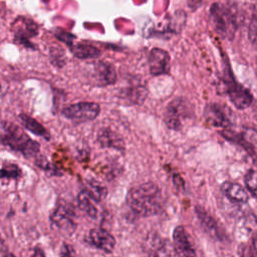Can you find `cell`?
Wrapping results in <instances>:
<instances>
[{"label":"cell","instance_id":"f546056e","mask_svg":"<svg viewBox=\"0 0 257 257\" xmlns=\"http://www.w3.org/2000/svg\"><path fill=\"white\" fill-rule=\"evenodd\" d=\"M173 183L178 189H184L185 184H184V181H183V179L181 178V176L179 174H174Z\"/></svg>","mask_w":257,"mask_h":257},{"label":"cell","instance_id":"1f68e13d","mask_svg":"<svg viewBox=\"0 0 257 257\" xmlns=\"http://www.w3.org/2000/svg\"><path fill=\"white\" fill-rule=\"evenodd\" d=\"M2 257H16L13 253H11V252H5V253H3V255H2Z\"/></svg>","mask_w":257,"mask_h":257},{"label":"cell","instance_id":"5bb4252c","mask_svg":"<svg viewBox=\"0 0 257 257\" xmlns=\"http://www.w3.org/2000/svg\"><path fill=\"white\" fill-rule=\"evenodd\" d=\"M186 22V14L183 11H178L174 14L169 15L163 22L160 27L155 29L153 35L158 33L160 36L171 37L177 33H180Z\"/></svg>","mask_w":257,"mask_h":257},{"label":"cell","instance_id":"9a60e30c","mask_svg":"<svg viewBox=\"0 0 257 257\" xmlns=\"http://www.w3.org/2000/svg\"><path fill=\"white\" fill-rule=\"evenodd\" d=\"M195 213L199 219V222L205 232L212 238L222 241L225 238V234L221 227L219 226L218 222L202 207L196 206Z\"/></svg>","mask_w":257,"mask_h":257},{"label":"cell","instance_id":"3957f363","mask_svg":"<svg viewBox=\"0 0 257 257\" xmlns=\"http://www.w3.org/2000/svg\"><path fill=\"white\" fill-rule=\"evenodd\" d=\"M211 21L215 30L223 37L230 38L237 26L235 15L232 10L220 3H215L210 9Z\"/></svg>","mask_w":257,"mask_h":257},{"label":"cell","instance_id":"7402d4cb","mask_svg":"<svg viewBox=\"0 0 257 257\" xmlns=\"http://www.w3.org/2000/svg\"><path fill=\"white\" fill-rule=\"evenodd\" d=\"M90 196L82 189L77 195V205L81 211H83L91 219H96L97 209L91 202Z\"/></svg>","mask_w":257,"mask_h":257},{"label":"cell","instance_id":"ffe728a7","mask_svg":"<svg viewBox=\"0 0 257 257\" xmlns=\"http://www.w3.org/2000/svg\"><path fill=\"white\" fill-rule=\"evenodd\" d=\"M70 50L75 57L81 58V59L94 58L100 54V51L96 47L85 42H81L77 44L72 43L70 45Z\"/></svg>","mask_w":257,"mask_h":257},{"label":"cell","instance_id":"d4e9b609","mask_svg":"<svg viewBox=\"0 0 257 257\" xmlns=\"http://www.w3.org/2000/svg\"><path fill=\"white\" fill-rule=\"evenodd\" d=\"M35 165L40 168L41 170H43L44 172H46L47 174H49L50 176H56V175H61L59 173V171L52 165L49 163V161L42 155L37 156L35 159Z\"/></svg>","mask_w":257,"mask_h":257},{"label":"cell","instance_id":"8992f818","mask_svg":"<svg viewBox=\"0 0 257 257\" xmlns=\"http://www.w3.org/2000/svg\"><path fill=\"white\" fill-rule=\"evenodd\" d=\"M225 83V91L228 94L231 102L239 109H244L248 107L252 101L253 96L250 91L245 88L243 85L238 83L234 77L232 76L231 72H227L224 78Z\"/></svg>","mask_w":257,"mask_h":257},{"label":"cell","instance_id":"2e32d148","mask_svg":"<svg viewBox=\"0 0 257 257\" xmlns=\"http://www.w3.org/2000/svg\"><path fill=\"white\" fill-rule=\"evenodd\" d=\"M97 143L101 148L113 149L123 153L125 150V143L120 135L108 127L100 128L96 136Z\"/></svg>","mask_w":257,"mask_h":257},{"label":"cell","instance_id":"7a4b0ae2","mask_svg":"<svg viewBox=\"0 0 257 257\" xmlns=\"http://www.w3.org/2000/svg\"><path fill=\"white\" fill-rule=\"evenodd\" d=\"M0 135L1 143L4 146L18 152L23 157L29 159L37 156L40 148L39 144L25 134L18 125L7 120H2Z\"/></svg>","mask_w":257,"mask_h":257},{"label":"cell","instance_id":"4dcf8cb0","mask_svg":"<svg viewBox=\"0 0 257 257\" xmlns=\"http://www.w3.org/2000/svg\"><path fill=\"white\" fill-rule=\"evenodd\" d=\"M31 257H46V256H45L43 250L39 246H36L33 249V253L31 255Z\"/></svg>","mask_w":257,"mask_h":257},{"label":"cell","instance_id":"8fae6325","mask_svg":"<svg viewBox=\"0 0 257 257\" xmlns=\"http://www.w3.org/2000/svg\"><path fill=\"white\" fill-rule=\"evenodd\" d=\"M12 31L16 42L31 46L29 39L37 34L38 27L32 20L25 17H19L13 22Z\"/></svg>","mask_w":257,"mask_h":257},{"label":"cell","instance_id":"cb8c5ba5","mask_svg":"<svg viewBox=\"0 0 257 257\" xmlns=\"http://www.w3.org/2000/svg\"><path fill=\"white\" fill-rule=\"evenodd\" d=\"M22 175L20 168L15 164H3L1 169V179L5 180H18Z\"/></svg>","mask_w":257,"mask_h":257},{"label":"cell","instance_id":"7c38bea8","mask_svg":"<svg viewBox=\"0 0 257 257\" xmlns=\"http://www.w3.org/2000/svg\"><path fill=\"white\" fill-rule=\"evenodd\" d=\"M173 248L179 257H197L184 226H177L173 232Z\"/></svg>","mask_w":257,"mask_h":257},{"label":"cell","instance_id":"e0dca14e","mask_svg":"<svg viewBox=\"0 0 257 257\" xmlns=\"http://www.w3.org/2000/svg\"><path fill=\"white\" fill-rule=\"evenodd\" d=\"M91 72L95 84L99 86L112 84L116 80V73L113 66L103 61L94 63Z\"/></svg>","mask_w":257,"mask_h":257},{"label":"cell","instance_id":"9c48e42d","mask_svg":"<svg viewBox=\"0 0 257 257\" xmlns=\"http://www.w3.org/2000/svg\"><path fill=\"white\" fill-rule=\"evenodd\" d=\"M86 243L104 253H111L115 246L114 237L103 228H93L86 237Z\"/></svg>","mask_w":257,"mask_h":257},{"label":"cell","instance_id":"44dd1931","mask_svg":"<svg viewBox=\"0 0 257 257\" xmlns=\"http://www.w3.org/2000/svg\"><path fill=\"white\" fill-rule=\"evenodd\" d=\"M94 202H101L107 196V189L101 183L95 180H88L83 189Z\"/></svg>","mask_w":257,"mask_h":257},{"label":"cell","instance_id":"484cf974","mask_svg":"<svg viewBox=\"0 0 257 257\" xmlns=\"http://www.w3.org/2000/svg\"><path fill=\"white\" fill-rule=\"evenodd\" d=\"M244 179L247 189L257 199V170H249Z\"/></svg>","mask_w":257,"mask_h":257},{"label":"cell","instance_id":"d6a6232c","mask_svg":"<svg viewBox=\"0 0 257 257\" xmlns=\"http://www.w3.org/2000/svg\"><path fill=\"white\" fill-rule=\"evenodd\" d=\"M254 115H255V118L257 119V102H256V104L254 106Z\"/></svg>","mask_w":257,"mask_h":257},{"label":"cell","instance_id":"83f0119b","mask_svg":"<svg viewBox=\"0 0 257 257\" xmlns=\"http://www.w3.org/2000/svg\"><path fill=\"white\" fill-rule=\"evenodd\" d=\"M60 257H74V248L70 244L63 242L60 249Z\"/></svg>","mask_w":257,"mask_h":257},{"label":"cell","instance_id":"277c9868","mask_svg":"<svg viewBox=\"0 0 257 257\" xmlns=\"http://www.w3.org/2000/svg\"><path fill=\"white\" fill-rule=\"evenodd\" d=\"M100 112V106L96 102L81 101L69 104L62 109L64 117L74 122H85L95 119Z\"/></svg>","mask_w":257,"mask_h":257},{"label":"cell","instance_id":"30bf717a","mask_svg":"<svg viewBox=\"0 0 257 257\" xmlns=\"http://www.w3.org/2000/svg\"><path fill=\"white\" fill-rule=\"evenodd\" d=\"M205 121L215 127L226 128L231 125V120L225 106L219 103H208L204 108Z\"/></svg>","mask_w":257,"mask_h":257},{"label":"cell","instance_id":"4316f807","mask_svg":"<svg viewBox=\"0 0 257 257\" xmlns=\"http://www.w3.org/2000/svg\"><path fill=\"white\" fill-rule=\"evenodd\" d=\"M249 39L257 49V17H255L249 25Z\"/></svg>","mask_w":257,"mask_h":257},{"label":"cell","instance_id":"603a6c76","mask_svg":"<svg viewBox=\"0 0 257 257\" xmlns=\"http://www.w3.org/2000/svg\"><path fill=\"white\" fill-rule=\"evenodd\" d=\"M122 95L131 103L141 104L143 103V101L147 96V89L145 86H141V85L133 86L130 88L127 87L126 89H124Z\"/></svg>","mask_w":257,"mask_h":257},{"label":"cell","instance_id":"5b68a950","mask_svg":"<svg viewBox=\"0 0 257 257\" xmlns=\"http://www.w3.org/2000/svg\"><path fill=\"white\" fill-rule=\"evenodd\" d=\"M75 211L71 204L60 202L51 212L49 219L52 225L66 234H72L75 231L76 223L74 221Z\"/></svg>","mask_w":257,"mask_h":257},{"label":"cell","instance_id":"6da1fadb","mask_svg":"<svg viewBox=\"0 0 257 257\" xmlns=\"http://www.w3.org/2000/svg\"><path fill=\"white\" fill-rule=\"evenodd\" d=\"M126 205L137 217H149L159 214L164 207L161 189L153 182H146L132 188L125 199Z\"/></svg>","mask_w":257,"mask_h":257},{"label":"cell","instance_id":"f1b7e54d","mask_svg":"<svg viewBox=\"0 0 257 257\" xmlns=\"http://www.w3.org/2000/svg\"><path fill=\"white\" fill-rule=\"evenodd\" d=\"M249 257H257V232L254 234L249 247Z\"/></svg>","mask_w":257,"mask_h":257},{"label":"cell","instance_id":"4fadbf2b","mask_svg":"<svg viewBox=\"0 0 257 257\" xmlns=\"http://www.w3.org/2000/svg\"><path fill=\"white\" fill-rule=\"evenodd\" d=\"M150 72L153 75H163L170 72V55L161 48H153L148 56Z\"/></svg>","mask_w":257,"mask_h":257},{"label":"cell","instance_id":"ba28073f","mask_svg":"<svg viewBox=\"0 0 257 257\" xmlns=\"http://www.w3.org/2000/svg\"><path fill=\"white\" fill-rule=\"evenodd\" d=\"M172 245L156 232H150L144 242V251L148 257H172Z\"/></svg>","mask_w":257,"mask_h":257},{"label":"cell","instance_id":"52a82bcc","mask_svg":"<svg viewBox=\"0 0 257 257\" xmlns=\"http://www.w3.org/2000/svg\"><path fill=\"white\" fill-rule=\"evenodd\" d=\"M189 115V108L182 98L172 100L166 107L164 121L172 131H180L183 127V119Z\"/></svg>","mask_w":257,"mask_h":257},{"label":"cell","instance_id":"d6986e66","mask_svg":"<svg viewBox=\"0 0 257 257\" xmlns=\"http://www.w3.org/2000/svg\"><path fill=\"white\" fill-rule=\"evenodd\" d=\"M19 119L21 121V123L23 124V126L28 130L29 132L33 133L36 136H39L41 138H43L45 141H50V134L49 132L40 123L38 122L35 118L25 114V113H20L19 114Z\"/></svg>","mask_w":257,"mask_h":257},{"label":"cell","instance_id":"ac0fdd59","mask_svg":"<svg viewBox=\"0 0 257 257\" xmlns=\"http://www.w3.org/2000/svg\"><path fill=\"white\" fill-rule=\"evenodd\" d=\"M220 189L223 195L234 203L243 204V203H246L249 199V196L245 191V189L237 183L230 182V181L224 182L221 185Z\"/></svg>","mask_w":257,"mask_h":257}]
</instances>
